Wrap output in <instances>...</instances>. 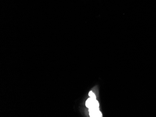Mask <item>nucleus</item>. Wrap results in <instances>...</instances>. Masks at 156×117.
I'll use <instances>...</instances> for the list:
<instances>
[{
  "label": "nucleus",
  "instance_id": "nucleus-2",
  "mask_svg": "<svg viewBox=\"0 0 156 117\" xmlns=\"http://www.w3.org/2000/svg\"><path fill=\"white\" fill-rule=\"evenodd\" d=\"M89 115L91 117H101L102 114L99 110V108H96L89 109Z\"/></svg>",
  "mask_w": 156,
  "mask_h": 117
},
{
  "label": "nucleus",
  "instance_id": "nucleus-3",
  "mask_svg": "<svg viewBox=\"0 0 156 117\" xmlns=\"http://www.w3.org/2000/svg\"><path fill=\"white\" fill-rule=\"evenodd\" d=\"M88 95H89V97H91V98H94V99H96V96H95V93H93V91H90L89 93V94H88Z\"/></svg>",
  "mask_w": 156,
  "mask_h": 117
},
{
  "label": "nucleus",
  "instance_id": "nucleus-1",
  "mask_svg": "<svg viewBox=\"0 0 156 117\" xmlns=\"http://www.w3.org/2000/svg\"><path fill=\"white\" fill-rule=\"evenodd\" d=\"M86 105L89 109L96 108H99V103L96 99L90 97L87 100Z\"/></svg>",
  "mask_w": 156,
  "mask_h": 117
}]
</instances>
